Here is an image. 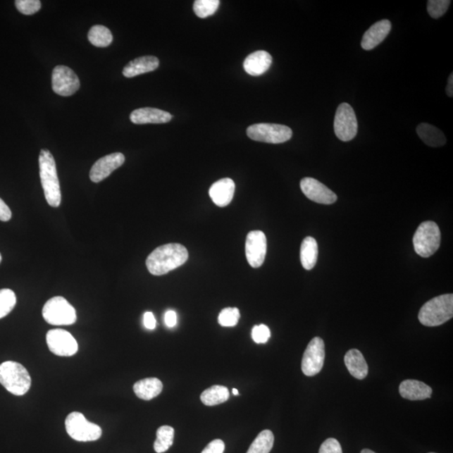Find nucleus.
Masks as SVG:
<instances>
[{"label": "nucleus", "mask_w": 453, "mask_h": 453, "mask_svg": "<svg viewBox=\"0 0 453 453\" xmlns=\"http://www.w3.org/2000/svg\"><path fill=\"white\" fill-rule=\"evenodd\" d=\"M1 261H2V256H1V254H0V263H1Z\"/></svg>", "instance_id": "nucleus-44"}, {"label": "nucleus", "mask_w": 453, "mask_h": 453, "mask_svg": "<svg viewBox=\"0 0 453 453\" xmlns=\"http://www.w3.org/2000/svg\"><path fill=\"white\" fill-rule=\"evenodd\" d=\"M173 118V116L163 110L154 108L135 109L130 114V120L135 125L165 124Z\"/></svg>", "instance_id": "nucleus-17"}, {"label": "nucleus", "mask_w": 453, "mask_h": 453, "mask_svg": "<svg viewBox=\"0 0 453 453\" xmlns=\"http://www.w3.org/2000/svg\"><path fill=\"white\" fill-rule=\"evenodd\" d=\"M447 94L448 97L453 96V74L450 75L449 78H448V82L447 86Z\"/></svg>", "instance_id": "nucleus-41"}, {"label": "nucleus", "mask_w": 453, "mask_h": 453, "mask_svg": "<svg viewBox=\"0 0 453 453\" xmlns=\"http://www.w3.org/2000/svg\"><path fill=\"white\" fill-rule=\"evenodd\" d=\"M240 318V310L236 307H228L220 312L218 316V323L222 327H235Z\"/></svg>", "instance_id": "nucleus-32"}, {"label": "nucleus", "mask_w": 453, "mask_h": 453, "mask_svg": "<svg viewBox=\"0 0 453 453\" xmlns=\"http://www.w3.org/2000/svg\"><path fill=\"white\" fill-rule=\"evenodd\" d=\"M417 135L426 144L430 147H441L446 144L445 135L438 128L432 125L422 124L416 128Z\"/></svg>", "instance_id": "nucleus-24"}, {"label": "nucleus", "mask_w": 453, "mask_h": 453, "mask_svg": "<svg viewBox=\"0 0 453 453\" xmlns=\"http://www.w3.org/2000/svg\"><path fill=\"white\" fill-rule=\"evenodd\" d=\"M325 359V345L322 338L316 337L307 345L302 362V371L306 376H314L322 371Z\"/></svg>", "instance_id": "nucleus-10"}, {"label": "nucleus", "mask_w": 453, "mask_h": 453, "mask_svg": "<svg viewBox=\"0 0 453 453\" xmlns=\"http://www.w3.org/2000/svg\"><path fill=\"white\" fill-rule=\"evenodd\" d=\"M453 316V294H445L433 298L422 306L418 319L426 327H438Z\"/></svg>", "instance_id": "nucleus-3"}, {"label": "nucleus", "mask_w": 453, "mask_h": 453, "mask_svg": "<svg viewBox=\"0 0 453 453\" xmlns=\"http://www.w3.org/2000/svg\"><path fill=\"white\" fill-rule=\"evenodd\" d=\"M319 453H342L341 444L335 438H328L321 445Z\"/></svg>", "instance_id": "nucleus-36"}, {"label": "nucleus", "mask_w": 453, "mask_h": 453, "mask_svg": "<svg viewBox=\"0 0 453 453\" xmlns=\"http://www.w3.org/2000/svg\"><path fill=\"white\" fill-rule=\"evenodd\" d=\"M232 393H234L235 395H239L240 394L237 389H232Z\"/></svg>", "instance_id": "nucleus-43"}, {"label": "nucleus", "mask_w": 453, "mask_h": 453, "mask_svg": "<svg viewBox=\"0 0 453 453\" xmlns=\"http://www.w3.org/2000/svg\"><path fill=\"white\" fill-rule=\"evenodd\" d=\"M89 41L97 47H107L113 42V35L106 26L94 25L89 32Z\"/></svg>", "instance_id": "nucleus-27"}, {"label": "nucleus", "mask_w": 453, "mask_h": 453, "mask_svg": "<svg viewBox=\"0 0 453 453\" xmlns=\"http://www.w3.org/2000/svg\"><path fill=\"white\" fill-rule=\"evenodd\" d=\"M235 183L230 178H223L213 183L209 189L211 199L218 206H226L234 199Z\"/></svg>", "instance_id": "nucleus-18"}, {"label": "nucleus", "mask_w": 453, "mask_h": 453, "mask_svg": "<svg viewBox=\"0 0 453 453\" xmlns=\"http://www.w3.org/2000/svg\"><path fill=\"white\" fill-rule=\"evenodd\" d=\"M318 242L314 237H305L301 246V262L303 268L306 271L314 269L316 261H318Z\"/></svg>", "instance_id": "nucleus-25"}, {"label": "nucleus", "mask_w": 453, "mask_h": 453, "mask_svg": "<svg viewBox=\"0 0 453 453\" xmlns=\"http://www.w3.org/2000/svg\"><path fill=\"white\" fill-rule=\"evenodd\" d=\"M162 390H163V385L157 378H147L136 382L134 385L136 397L144 400H151L157 397Z\"/></svg>", "instance_id": "nucleus-23"}, {"label": "nucleus", "mask_w": 453, "mask_h": 453, "mask_svg": "<svg viewBox=\"0 0 453 453\" xmlns=\"http://www.w3.org/2000/svg\"><path fill=\"white\" fill-rule=\"evenodd\" d=\"M267 253L266 236L262 231H252L246 237L245 254L249 266L253 268L262 266Z\"/></svg>", "instance_id": "nucleus-13"}, {"label": "nucleus", "mask_w": 453, "mask_h": 453, "mask_svg": "<svg viewBox=\"0 0 453 453\" xmlns=\"http://www.w3.org/2000/svg\"><path fill=\"white\" fill-rule=\"evenodd\" d=\"M160 61L156 56H147L138 57L130 61L123 70V75L125 77L131 78L144 73L155 71L159 67Z\"/></svg>", "instance_id": "nucleus-20"}, {"label": "nucleus", "mask_w": 453, "mask_h": 453, "mask_svg": "<svg viewBox=\"0 0 453 453\" xmlns=\"http://www.w3.org/2000/svg\"><path fill=\"white\" fill-rule=\"evenodd\" d=\"M144 327L149 330L156 328V320L155 316L151 311L145 312L144 314Z\"/></svg>", "instance_id": "nucleus-39"}, {"label": "nucleus", "mask_w": 453, "mask_h": 453, "mask_svg": "<svg viewBox=\"0 0 453 453\" xmlns=\"http://www.w3.org/2000/svg\"><path fill=\"white\" fill-rule=\"evenodd\" d=\"M274 434L270 430H263L257 435L247 453H270L274 446Z\"/></svg>", "instance_id": "nucleus-29"}, {"label": "nucleus", "mask_w": 453, "mask_h": 453, "mask_svg": "<svg viewBox=\"0 0 453 453\" xmlns=\"http://www.w3.org/2000/svg\"><path fill=\"white\" fill-rule=\"evenodd\" d=\"M47 346L52 354L71 357L77 353V342L71 333L63 329H52L46 334Z\"/></svg>", "instance_id": "nucleus-11"}, {"label": "nucleus", "mask_w": 453, "mask_h": 453, "mask_svg": "<svg viewBox=\"0 0 453 453\" xmlns=\"http://www.w3.org/2000/svg\"><path fill=\"white\" fill-rule=\"evenodd\" d=\"M52 89L63 97L72 96L80 87V81L73 70L66 66H56L52 72Z\"/></svg>", "instance_id": "nucleus-12"}, {"label": "nucleus", "mask_w": 453, "mask_h": 453, "mask_svg": "<svg viewBox=\"0 0 453 453\" xmlns=\"http://www.w3.org/2000/svg\"><path fill=\"white\" fill-rule=\"evenodd\" d=\"M301 189L307 199L316 204L331 205L337 200V197L332 190L318 180L311 178H303Z\"/></svg>", "instance_id": "nucleus-14"}, {"label": "nucleus", "mask_w": 453, "mask_h": 453, "mask_svg": "<svg viewBox=\"0 0 453 453\" xmlns=\"http://www.w3.org/2000/svg\"><path fill=\"white\" fill-rule=\"evenodd\" d=\"M334 132L342 142L354 139L358 134L357 117L351 105L342 103L338 106L334 118Z\"/></svg>", "instance_id": "nucleus-9"}, {"label": "nucleus", "mask_w": 453, "mask_h": 453, "mask_svg": "<svg viewBox=\"0 0 453 453\" xmlns=\"http://www.w3.org/2000/svg\"><path fill=\"white\" fill-rule=\"evenodd\" d=\"M125 161V156L120 152L110 154V155L100 158L92 166L90 170L91 181L95 183L104 181L112 174L113 171L120 168Z\"/></svg>", "instance_id": "nucleus-15"}, {"label": "nucleus", "mask_w": 453, "mask_h": 453, "mask_svg": "<svg viewBox=\"0 0 453 453\" xmlns=\"http://www.w3.org/2000/svg\"><path fill=\"white\" fill-rule=\"evenodd\" d=\"M42 316L47 323L54 326H69L77 321L76 310L61 297L48 300L43 306Z\"/></svg>", "instance_id": "nucleus-6"}, {"label": "nucleus", "mask_w": 453, "mask_h": 453, "mask_svg": "<svg viewBox=\"0 0 453 453\" xmlns=\"http://www.w3.org/2000/svg\"><path fill=\"white\" fill-rule=\"evenodd\" d=\"M430 453H435V452H430Z\"/></svg>", "instance_id": "nucleus-45"}, {"label": "nucleus", "mask_w": 453, "mask_h": 453, "mask_svg": "<svg viewBox=\"0 0 453 453\" xmlns=\"http://www.w3.org/2000/svg\"><path fill=\"white\" fill-rule=\"evenodd\" d=\"M0 384L8 392L21 397L30 389L32 378L23 365L14 361H6L0 364Z\"/></svg>", "instance_id": "nucleus-4"}, {"label": "nucleus", "mask_w": 453, "mask_h": 453, "mask_svg": "<svg viewBox=\"0 0 453 453\" xmlns=\"http://www.w3.org/2000/svg\"><path fill=\"white\" fill-rule=\"evenodd\" d=\"M449 0H429L428 2V14L433 19H439L446 14L450 6Z\"/></svg>", "instance_id": "nucleus-33"}, {"label": "nucleus", "mask_w": 453, "mask_h": 453, "mask_svg": "<svg viewBox=\"0 0 453 453\" xmlns=\"http://www.w3.org/2000/svg\"><path fill=\"white\" fill-rule=\"evenodd\" d=\"M272 64V56L266 51H257L246 57L244 63L245 72L258 77L266 73Z\"/></svg>", "instance_id": "nucleus-19"}, {"label": "nucleus", "mask_w": 453, "mask_h": 453, "mask_svg": "<svg viewBox=\"0 0 453 453\" xmlns=\"http://www.w3.org/2000/svg\"><path fill=\"white\" fill-rule=\"evenodd\" d=\"M361 453H376V452L369 449H364L361 451Z\"/></svg>", "instance_id": "nucleus-42"}, {"label": "nucleus", "mask_w": 453, "mask_h": 453, "mask_svg": "<svg viewBox=\"0 0 453 453\" xmlns=\"http://www.w3.org/2000/svg\"><path fill=\"white\" fill-rule=\"evenodd\" d=\"M188 259V252L180 244L161 245L147 259V269L154 275H163L182 266Z\"/></svg>", "instance_id": "nucleus-1"}, {"label": "nucleus", "mask_w": 453, "mask_h": 453, "mask_svg": "<svg viewBox=\"0 0 453 453\" xmlns=\"http://www.w3.org/2000/svg\"><path fill=\"white\" fill-rule=\"evenodd\" d=\"M247 135L255 142L281 144L292 139V130L283 125L255 124L248 128Z\"/></svg>", "instance_id": "nucleus-8"}, {"label": "nucleus", "mask_w": 453, "mask_h": 453, "mask_svg": "<svg viewBox=\"0 0 453 453\" xmlns=\"http://www.w3.org/2000/svg\"><path fill=\"white\" fill-rule=\"evenodd\" d=\"M68 434L75 441L94 442L102 435L100 426L87 421L80 412H72L65 422Z\"/></svg>", "instance_id": "nucleus-7"}, {"label": "nucleus", "mask_w": 453, "mask_h": 453, "mask_svg": "<svg viewBox=\"0 0 453 453\" xmlns=\"http://www.w3.org/2000/svg\"><path fill=\"white\" fill-rule=\"evenodd\" d=\"M390 30L391 23L389 20L376 22L364 35L361 42L363 49L371 51L379 46L388 37Z\"/></svg>", "instance_id": "nucleus-16"}, {"label": "nucleus", "mask_w": 453, "mask_h": 453, "mask_svg": "<svg viewBox=\"0 0 453 453\" xmlns=\"http://www.w3.org/2000/svg\"><path fill=\"white\" fill-rule=\"evenodd\" d=\"M271 337V330L265 324L258 325L252 329V338L256 344H266Z\"/></svg>", "instance_id": "nucleus-35"}, {"label": "nucleus", "mask_w": 453, "mask_h": 453, "mask_svg": "<svg viewBox=\"0 0 453 453\" xmlns=\"http://www.w3.org/2000/svg\"><path fill=\"white\" fill-rule=\"evenodd\" d=\"M16 296L11 289L0 290V319L10 314L16 305Z\"/></svg>", "instance_id": "nucleus-30"}, {"label": "nucleus", "mask_w": 453, "mask_h": 453, "mask_svg": "<svg viewBox=\"0 0 453 453\" xmlns=\"http://www.w3.org/2000/svg\"><path fill=\"white\" fill-rule=\"evenodd\" d=\"M178 323L177 314L173 310H169L165 314V323L167 327L171 328H174Z\"/></svg>", "instance_id": "nucleus-40"}, {"label": "nucleus", "mask_w": 453, "mask_h": 453, "mask_svg": "<svg viewBox=\"0 0 453 453\" xmlns=\"http://www.w3.org/2000/svg\"><path fill=\"white\" fill-rule=\"evenodd\" d=\"M228 399H230V391L227 387L221 385L210 387L201 395V402L208 407L223 404L226 402Z\"/></svg>", "instance_id": "nucleus-26"}, {"label": "nucleus", "mask_w": 453, "mask_h": 453, "mask_svg": "<svg viewBox=\"0 0 453 453\" xmlns=\"http://www.w3.org/2000/svg\"><path fill=\"white\" fill-rule=\"evenodd\" d=\"M219 4L218 0H196L193 10L199 18L204 19L215 14Z\"/></svg>", "instance_id": "nucleus-31"}, {"label": "nucleus", "mask_w": 453, "mask_h": 453, "mask_svg": "<svg viewBox=\"0 0 453 453\" xmlns=\"http://www.w3.org/2000/svg\"><path fill=\"white\" fill-rule=\"evenodd\" d=\"M224 449H225V444L222 440L216 439L211 442L201 453H223Z\"/></svg>", "instance_id": "nucleus-37"}, {"label": "nucleus", "mask_w": 453, "mask_h": 453, "mask_svg": "<svg viewBox=\"0 0 453 453\" xmlns=\"http://www.w3.org/2000/svg\"><path fill=\"white\" fill-rule=\"evenodd\" d=\"M15 6L22 14L32 15L41 10L42 2L39 0H17Z\"/></svg>", "instance_id": "nucleus-34"}, {"label": "nucleus", "mask_w": 453, "mask_h": 453, "mask_svg": "<svg viewBox=\"0 0 453 453\" xmlns=\"http://www.w3.org/2000/svg\"><path fill=\"white\" fill-rule=\"evenodd\" d=\"M175 430L171 426H163L158 428L154 449L157 453H163L173 445Z\"/></svg>", "instance_id": "nucleus-28"}, {"label": "nucleus", "mask_w": 453, "mask_h": 453, "mask_svg": "<svg viewBox=\"0 0 453 453\" xmlns=\"http://www.w3.org/2000/svg\"><path fill=\"white\" fill-rule=\"evenodd\" d=\"M345 363L347 371L356 379L364 380L368 376V367L361 352L358 349H350L347 352Z\"/></svg>", "instance_id": "nucleus-22"}, {"label": "nucleus", "mask_w": 453, "mask_h": 453, "mask_svg": "<svg viewBox=\"0 0 453 453\" xmlns=\"http://www.w3.org/2000/svg\"><path fill=\"white\" fill-rule=\"evenodd\" d=\"M39 178L46 199L51 206L58 208L61 202V192L56 165L54 156L43 149L39 156Z\"/></svg>", "instance_id": "nucleus-2"}, {"label": "nucleus", "mask_w": 453, "mask_h": 453, "mask_svg": "<svg viewBox=\"0 0 453 453\" xmlns=\"http://www.w3.org/2000/svg\"><path fill=\"white\" fill-rule=\"evenodd\" d=\"M399 391L402 398L410 400H423L430 398L433 394L430 386L414 380H404L399 385Z\"/></svg>", "instance_id": "nucleus-21"}, {"label": "nucleus", "mask_w": 453, "mask_h": 453, "mask_svg": "<svg viewBox=\"0 0 453 453\" xmlns=\"http://www.w3.org/2000/svg\"><path fill=\"white\" fill-rule=\"evenodd\" d=\"M12 218L11 210L1 199H0V221L8 222Z\"/></svg>", "instance_id": "nucleus-38"}, {"label": "nucleus", "mask_w": 453, "mask_h": 453, "mask_svg": "<svg viewBox=\"0 0 453 453\" xmlns=\"http://www.w3.org/2000/svg\"><path fill=\"white\" fill-rule=\"evenodd\" d=\"M441 231L433 221L422 223L413 237L414 249L421 257L428 258L438 252L441 245Z\"/></svg>", "instance_id": "nucleus-5"}]
</instances>
